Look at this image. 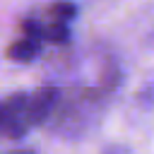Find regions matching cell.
<instances>
[{"instance_id":"obj_1","label":"cell","mask_w":154,"mask_h":154,"mask_svg":"<svg viewBox=\"0 0 154 154\" xmlns=\"http://www.w3.org/2000/svg\"><path fill=\"white\" fill-rule=\"evenodd\" d=\"M55 87H38L34 91H17L0 99V137L19 140L31 128L48 120L58 106Z\"/></svg>"},{"instance_id":"obj_2","label":"cell","mask_w":154,"mask_h":154,"mask_svg":"<svg viewBox=\"0 0 154 154\" xmlns=\"http://www.w3.org/2000/svg\"><path fill=\"white\" fill-rule=\"evenodd\" d=\"M38 51H41V43H38L36 38L22 36V38L12 41V43L7 46L5 53H7V58L14 60V63H31V60L38 55Z\"/></svg>"},{"instance_id":"obj_4","label":"cell","mask_w":154,"mask_h":154,"mask_svg":"<svg viewBox=\"0 0 154 154\" xmlns=\"http://www.w3.org/2000/svg\"><path fill=\"white\" fill-rule=\"evenodd\" d=\"M10 154H34V152H29V149H14V152H10Z\"/></svg>"},{"instance_id":"obj_3","label":"cell","mask_w":154,"mask_h":154,"mask_svg":"<svg viewBox=\"0 0 154 154\" xmlns=\"http://www.w3.org/2000/svg\"><path fill=\"white\" fill-rule=\"evenodd\" d=\"M75 14H77V5H72L70 0H58L46 7V19H53V22L67 24L70 19H75Z\"/></svg>"}]
</instances>
